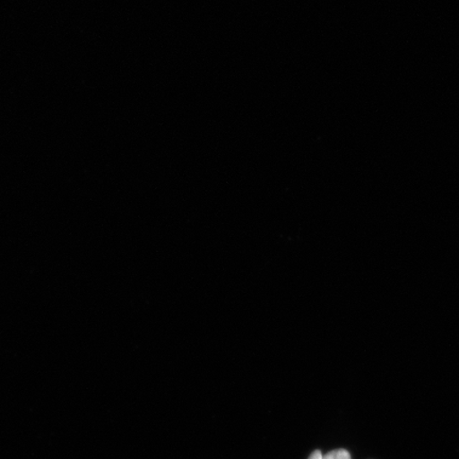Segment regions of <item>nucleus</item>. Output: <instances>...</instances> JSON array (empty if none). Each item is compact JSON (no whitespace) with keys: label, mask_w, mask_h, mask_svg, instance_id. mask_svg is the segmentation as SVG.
Listing matches in <instances>:
<instances>
[{"label":"nucleus","mask_w":459,"mask_h":459,"mask_svg":"<svg viewBox=\"0 0 459 459\" xmlns=\"http://www.w3.org/2000/svg\"><path fill=\"white\" fill-rule=\"evenodd\" d=\"M323 459H351V455L348 451L340 449L328 453Z\"/></svg>","instance_id":"1"},{"label":"nucleus","mask_w":459,"mask_h":459,"mask_svg":"<svg viewBox=\"0 0 459 459\" xmlns=\"http://www.w3.org/2000/svg\"><path fill=\"white\" fill-rule=\"evenodd\" d=\"M323 455H321L320 451H314L311 455V456L308 457V459H323Z\"/></svg>","instance_id":"2"}]
</instances>
